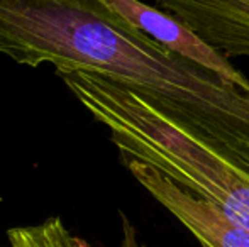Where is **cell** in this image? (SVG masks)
Here are the masks:
<instances>
[{
  "label": "cell",
  "mask_w": 249,
  "mask_h": 247,
  "mask_svg": "<svg viewBox=\"0 0 249 247\" xmlns=\"http://www.w3.org/2000/svg\"><path fill=\"white\" fill-rule=\"evenodd\" d=\"M78 102L110 131L122 163L158 169L249 229V169L181 129L139 93L95 73H58Z\"/></svg>",
  "instance_id": "cell-1"
},
{
  "label": "cell",
  "mask_w": 249,
  "mask_h": 247,
  "mask_svg": "<svg viewBox=\"0 0 249 247\" xmlns=\"http://www.w3.org/2000/svg\"><path fill=\"white\" fill-rule=\"evenodd\" d=\"M122 165L203 247H249V229L232 220L215 203L195 197L144 163L125 161Z\"/></svg>",
  "instance_id": "cell-2"
},
{
  "label": "cell",
  "mask_w": 249,
  "mask_h": 247,
  "mask_svg": "<svg viewBox=\"0 0 249 247\" xmlns=\"http://www.w3.org/2000/svg\"><path fill=\"white\" fill-rule=\"evenodd\" d=\"M105 3L108 9L129 20L168 51L195 63L249 95L248 76H244L219 49L203 41L183 20L171 16L170 12L136 0H105Z\"/></svg>",
  "instance_id": "cell-3"
},
{
  "label": "cell",
  "mask_w": 249,
  "mask_h": 247,
  "mask_svg": "<svg viewBox=\"0 0 249 247\" xmlns=\"http://www.w3.org/2000/svg\"><path fill=\"white\" fill-rule=\"evenodd\" d=\"M161 10L183 20L224 56H249V0H161Z\"/></svg>",
  "instance_id": "cell-4"
},
{
  "label": "cell",
  "mask_w": 249,
  "mask_h": 247,
  "mask_svg": "<svg viewBox=\"0 0 249 247\" xmlns=\"http://www.w3.org/2000/svg\"><path fill=\"white\" fill-rule=\"evenodd\" d=\"M7 237L12 247H76L75 237L59 217H50L37 225L12 227Z\"/></svg>",
  "instance_id": "cell-5"
},
{
  "label": "cell",
  "mask_w": 249,
  "mask_h": 247,
  "mask_svg": "<svg viewBox=\"0 0 249 247\" xmlns=\"http://www.w3.org/2000/svg\"><path fill=\"white\" fill-rule=\"evenodd\" d=\"M121 220H122V234H124V237H122V247H144L138 242V232H136L134 225L127 220V217L122 212H121ZM75 244L76 247H92L85 239H80V237H75Z\"/></svg>",
  "instance_id": "cell-6"
}]
</instances>
